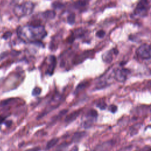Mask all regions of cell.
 Returning <instances> with one entry per match:
<instances>
[{"mask_svg": "<svg viewBox=\"0 0 151 151\" xmlns=\"http://www.w3.org/2000/svg\"><path fill=\"white\" fill-rule=\"evenodd\" d=\"M106 106H107V105H106V103L104 101H103V100L100 101L97 104V107H98L101 110L105 109L106 108Z\"/></svg>", "mask_w": 151, "mask_h": 151, "instance_id": "obj_18", "label": "cell"}, {"mask_svg": "<svg viewBox=\"0 0 151 151\" xmlns=\"http://www.w3.org/2000/svg\"><path fill=\"white\" fill-rule=\"evenodd\" d=\"M87 85H88V82L86 81L82 82L80 84H78V86H77L76 88L75 91V94H76L80 92L83 90L84 88H85L87 86Z\"/></svg>", "mask_w": 151, "mask_h": 151, "instance_id": "obj_12", "label": "cell"}, {"mask_svg": "<svg viewBox=\"0 0 151 151\" xmlns=\"http://www.w3.org/2000/svg\"><path fill=\"white\" fill-rule=\"evenodd\" d=\"M63 6L64 5L63 4H61V3H59V2H55L52 4V7L55 9L61 8L63 7Z\"/></svg>", "mask_w": 151, "mask_h": 151, "instance_id": "obj_19", "label": "cell"}, {"mask_svg": "<svg viewBox=\"0 0 151 151\" xmlns=\"http://www.w3.org/2000/svg\"><path fill=\"white\" fill-rule=\"evenodd\" d=\"M86 135V133L85 132H76L73 135L72 140L74 142H78L80 141Z\"/></svg>", "mask_w": 151, "mask_h": 151, "instance_id": "obj_9", "label": "cell"}, {"mask_svg": "<svg viewBox=\"0 0 151 151\" xmlns=\"http://www.w3.org/2000/svg\"><path fill=\"white\" fill-rule=\"evenodd\" d=\"M19 36L24 41H38L47 35L46 31L41 25H27L18 29Z\"/></svg>", "mask_w": 151, "mask_h": 151, "instance_id": "obj_1", "label": "cell"}, {"mask_svg": "<svg viewBox=\"0 0 151 151\" xmlns=\"http://www.w3.org/2000/svg\"><path fill=\"white\" fill-rule=\"evenodd\" d=\"M138 56L143 60L151 59V46L148 44H143L137 49Z\"/></svg>", "mask_w": 151, "mask_h": 151, "instance_id": "obj_4", "label": "cell"}, {"mask_svg": "<svg viewBox=\"0 0 151 151\" xmlns=\"http://www.w3.org/2000/svg\"><path fill=\"white\" fill-rule=\"evenodd\" d=\"M11 123L12 122L11 120H9V121H7L5 123V125L7 126H10L11 125Z\"/></svg>", "mask_w": 151, "mask_h": 151, "instance_id": "obj_26", "label": "cell"}, {"mask_svg": "<svg viewBox=\"0 0 151 151\" xmlns=\"http://www.w3.org/2000/svg\"><path fill=\"white\" fill-rule=\"evenodd\" d=\"M79 114H80V111H75L72 113H70L66 118L65 122L67 123H70L71 122H72L73 121L76 119V118H77Z\"/></svg>", "mask_w": 151, "mask_h": 151, "instance_id": "obj_10", "label": "cell"}, {"mask_svg": "<svg viewBox=\"0 0 151 151\" xmlns=\"http://www.w3.org/2000/svg\"><path fill=\"white\" fill-rule=\"evenodd\" d=\"M105 35V31L103 30H99L96 33V36L99 38H103Z\"/></svg>", "mask_w": 151, "mask_h": 151, "instance_id": "obj_22", "label": "cell"}, {"mask_svg": "<svg viewBox=\"0 0 151 151\" xmlns=\"http://www.w3.org/2000/svg\"><path fill=\"white\" fill-rule=\"evenodd\" d=\"M11 33H10V32H7V33H5L4 34V35H3V39H8V38H9V37H10V36H11Z\"/></svg>", "mask_w": 151, "mask_h": 151, "instance_id": "obj_24", "label": "cell"}, {"mask_svg": "<svg viewBox=\"0 0 151 151\" xmlns=\"http://www.w3.org/2000/svg\"><path fill=\"white\" fill-rule=\"evenodd\" d=\"M41 90V88H40L39 87H35L34 88V90H33L32 94L33 96H38L40 94Z\"/></svg>", "mask_w": 151, "mask_h": 151, "instance_id": "obj_20", "label": "cell"}, {"mask_svg": "<svg viewBox=\"0 0 151 151\" xmlns=\"http://www.w3.org/2000/svg\"><path fill=\"white\" fill-rule=\"evenodd\" d=\"M150 8V4L148 1H139L134 11V14L139 17H145L147 15Z\"/></svg>", "mask_w": 151, "mask_h": 151, "instance_id": "obj_3", "label": "cell"}, {"mask_svg": "<svg viewBox=\"0 0 151 151\" xmlns=\"http://www.w3.org/2000/svg\"><path fill=\"white\" fill-rule=\"evenodd\" d=\"M92 55V52L90 51H86L84 52L82 54L78 55L77 57L75 58L74 63L75 65H77L82 63L83 61H84L85 59L88 58L89 56H90Z\"/></svg>", "mask_w": 151, "mask_h": 151, "instance_id": "obj_7", "label": "cell"}, {"mask_svg": "<svg viewBox=\"0 0 151 151\" xmlns=\"http://www.w3.org/2000/svg\"><path fill=\"white\" fill-rule=\"evenodd\" d=\"M136 151H151V146H145L144 148H142L141 149H139L138 150Z\"/></svg>", "mask_w": 151, "mask_h": 151, "instance_id": "obj_23", "label": "cell"}, {"mask_svg": "<svg viewBox=\"0 0 151 151\" xmlns=\"http://www.w3.org/2000/svg\"><path fill=\"white\" fill-rule=\"evenodd\" d=\"M69 144L67 142H65L60 145L56 149V151H65L66 149L69 146Z\"/></svg>", "mask_w": 151, "mask_h": 151, "instance_id": "obj_15", "label": "cell"}, {"mask_svg": "<svg viewBox=\"0 0 151 151\" xmlns=\"http://www.w3.org/2000/svg\"><path fill=\"white\" fill-rule=\"evenodd\" d=\"M87 2L85 1H77L76 3H75V6L76 8H82V7H84L85 6L87 5Z\"/></svg>", "mask_w": 151, "mask_h": 151, "instance_id": "obj_14", "label": "cell"}, {"mask_svg": "<svg viewBox=\"0 0 151 151\" xmlns=\"http://www.w3.org/2000/svg\"><path fill=\"white\" fill-rule=\"evenodd\" d=\"M43 16L44 19L47 20L53 19L56 17V13L53 10H47L43 13Z\"/></svg>", "mask_w": 151, "mask_h": 151, "instance_id": "obj_11", "label": "cell"}, {"mask_svg": "<svg viewBox=\"0 0 151 151\" xmlns=\"http://www.w3.org/2000/svg\"><path fill=\"white\" fill-rule=\"evenodd\" d=\"M87 115H88V116L91 117V118H94V119H96L97 117V115L98 114H97V112L96 110L92 109L89 112H88Z\"/></svg>", "mask_w": 151, "mask_h": 151, "instance_id": "obj_17", "label": "cell"}, {"mask_svg": "<svg viewBox=\"0 0 151 151\" xmlns=\"http://www.w3.org/2000/svg\"><path fill=\"white\" fill-rule=\"evenodd\" d=\"M40 148L39 147H35V148L27 149V150H26L25 151H40Z\"/></svg>", "mask_w": 151, "mask_h": 151, "instance_id": "obj_25", "label": "cell"}, {"mask_svg": "<svg viewBox=\"0 0 151 151\" xmlns=\"http://www.w3.org/2000/svg\"><path fill=\"white\" fill-rule=\"evenodd\" d=\"M50 65L49 69L48 70V73L50 75H51L53 73V71H54L56 65V59L55 56H51L50 57Z\"/></svg>", "mask_w": 151, "mask_h": 151, "instance_id": "obj_8", "label": "cell"}, {"mask_svg": "<svg viewBox=\"0 0 151 151\" xmlns=\"http://www.w3.org/2000/svg\"><path fill=\"white\" fill-rule=\"evenodd\" d=\"M59 138H53L50 140H49L46 145V149H50L52 148L53 147H54L59 142Z\"/></svg>", "mask_w": 151, "mask_h": 151, "instance_id": "obj_13", "label": "cell"}, {"mask_svg": "<svg viewBox=\"0 0 151 151\" xmlns=\"http://www.w3.org/2000/svg\"><path fill=\"white\" fill-rule=\"evenodd\" d=\"M70 151H78V148L77 146H75Z\"/></svg>", "mask_w": 151, "mask_h": 151, "instance_id": "obj_28", "label": "cell"}, {"mask_svg": "<svg viewBox=\"0 0 151 151\" xmlns=\"http://www.w3.org/2000/svg\"><path fill=\"white\" fill-rule=\"evenodd\" d=\"M34 5L31 2H26L21 5H17L14 9L15 14L19 17H22L30 14L34 8Z\"/></svg>", "mask_w": 151, "mask_h": 151, "instance_id": "obj_2", "label": "cell"}, {"mask_svg": "<svg viewBox=\"0 0 151 151\" xmlns=\"http://www.w3.org/2000/svg\"><path fill=\"white\" fill-rule=\"evenodd\" d=\"M67 21L71 25H72V24H73L75 23V14L74 13L70 14L68 16Z\"/></svg>", "mask_w": 151, "mask_h": 151, "instance_id": "obj_16", "label": "cell"}, {"mask_svg": "<svg viewBox=\"0 0 151 151\" xmlns=\"http://www.w3.org/2000/svg\"><path fill=\"white\" fill-rule=\"evenodd\" d=\"M109 110L110 112L113 113H116L117 110H118V107L116 106V105H114V104H112L109 106Z\"/></svg>", "mask_w": 151, "mask_h": 151, "instance_id": "obj_21", "label": "cell"}, {"mask_svg": "<svg viewBox=\"0 0 151 151\" xmlns=\"http://www.w3.org/2000/svg\"><path fill=\"white\" fill-rule=\"evenodd\" d=\"M4 120H5V118H3V116H0V124L4 122Z\"/></svg>", "mask_w": 151, "mask_h": 151, "instance_id": "obj_27", "label": "cell"}, {"mask_svg": "<svg viewBox=\"0 0 151 151\" xmlns=\"http://www.w3.org/2000/svg\"><path fill=\"white\" fill-rule=\"evenodd\" d=\"M130 71L126 68L118 69L114 71V78L119 82H124L126 80Z\"/></svg>", "mask_w": 151, "mask_h": 151, "instance_id": "obj_5", "label": "cell"}, {"mask_svg": "<svg viewBox=\"0 0 151 151\" xmlns=\"http://www.w3.org/2000/svg\"><path fill=\"white\" fill-rule=\"evenodd\" d=\"M118 50L116 49H113L110 50L105 52L102 56V59L105 63H110L112 61L113 59V55L118 54Z\"/></svg>", "mask_w": 151, "mask_h": 151, "instance_id": "obj_6", "label": "cell"}]
</instances>
